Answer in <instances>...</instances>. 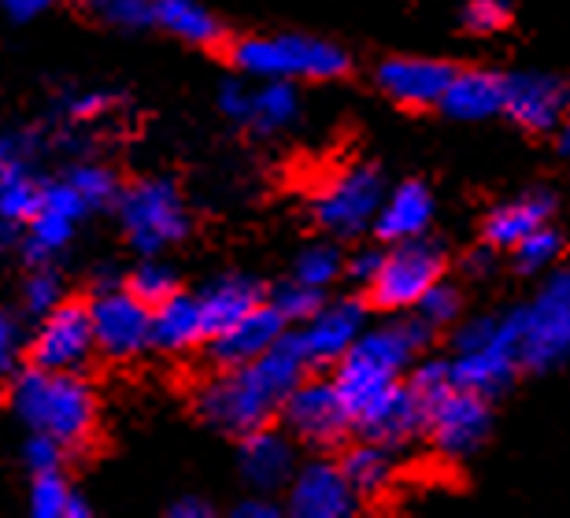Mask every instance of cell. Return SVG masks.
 I'll use <instances>...</instances> for the list:
<instances>
[{
	"label": "cell",
	"mask_w": 570,
	"mask_h": 518,
	"mask_svg": "<svg viewBox=\"0 0 570 518\" xmlns=\"http://www.w3.org/2000/svg\"><path fill=\"white\" fill-rule=\"evenodd\" d=\"M127 290L134 296H141L148 307H156L159 301H167L170 293H178V271L159 256H145L138 267L130 271Z\"/></svg>",
	"instance_id": "8d00e7d4"
},
{
	"label": "cell",
	"mask_w": 570,
	"mask_h": 518,
	"mask_svg": "<svg viewBox=\"0 0 570 518\" xmlns=\"http://www.w3.org/2000/svg\"><path fill=\"white\" fill-rule=\"evenodd\" d=\"M67 182L82 193V197L89 201V207L94 204H108L111 197H119V178L116 170H108L105 164H78L71 175H67Z\"/></svg>",
	"instance_id": "b9f144b4"
},
{
	"label": "cell",
	"mask_w": 570,
	"mask_h": 518,
	"mask_svg": "<svg viewBox=\"0 0 570 518\" xmlns=\"http://www.w3.org/2000/svg\"><path fill=\"white\" fill-rule=\"evenodd\" d=\"M452 360V378L460 389H471V393H482L489 400H500L508 389H515L522 378V363L519 352L511 344H485V349H471V352H449Z\"/></svg>",
	"instance_id": "603a6c76"
},
{
	"label": "cell",
	"mask_w": 570,
	"mask_h": 518,
	"mask_svg": "<svg viewBox=\"0 0 570 518\" xmlns=\"http://www.w3.org/2000/svg\"><path fill=\"white\" fill-rule=\"evenodd\" d=\"M11 411L33 433H49L63 448H82L97 430V393L71 371L30 366L11 382Z\"/></svg>",
	"instance_id": "277c9868"
},
{
	"label": "cell",
	"mask_w": 570,
	"mask_h": 518,
	"mask_svg": "<svg viewBox=\"0 0 570 518\" xmlns=\"http://www.w3.org/2000/svg\"><path fill=\"white\" fill-rule=\"evenodd\" d=\"M360 508L363 500L348 486L345 470L326 452L296 467V475L285 486V511L293 518H352Z\"/></svg>",
	"instance_id": "2e32d148"
},
{
	"label": "cell",
	"mask_w": 570,
	"mask_h": 518,
	"mask_svg": "<svg viewBox=\"0 0 570 518\" xmlns=\"http://www.w3.org/2000/svg\"><path fill=\"white\" fill-rule=\"evenodd\" d=\"M382 263H385V245L379 237H367L363 241L360 237V245L345 252V282L352 285V290H360V293H367L374 278H379V271H382Z\"/></svg>",
	"instance_id": "f35d334b"
},
{
	"label": "cell",
	"mask_w": 570,
	"mask_h": 518,
	"mask_svg": "<svg viewBox=\"0 0 570 518\" xmlns=\"http://www.w3.org/2000/svg\"><path fill=\"white\" fill-rule=\"evenodd\" d=\"M460 71V63L449 56H423V52H396L374 63L371 82L374 89L401 111H438L449 82Z\"/></svg>",
	"instance_id": "8fae6325"
},
{
	"label": "cell",
	"mask_w": 570,
	"mask_h": 518,
	"mask_svg": "<svg viewBox=\"0 0 570 518\" xmlns=\"http://www.w3.org/2000/svg\"><path fill=\"white\" fill-rule=\"evenodd\" d=\"M41 207H49L56 215H67V218H82L89 212V201L78 193L71 182H52V186L41 189Z\"/></svg>",
	"instance_id": "f6af8a7d"
},
{
	"label": "cell",
	"mask_w": 570,
	"mask_h": 518,
	"mask_svg": "<svg viewBox=\"0 0 570 518\" xmlns=\"http://www.w3.org/2000/svg\"><path fill=\"white\" fill-rule=\"evenodd\" d=\"M170 518H212V504L200 497H181L167 508Z\"/></svg>",
	"instance_id": "f907efd6"
},
{
	"label": "cell",
	"mask_w": 570,
	"mask_h": 518,
	"mask_svg": "<svg viewBox=\"0 0 570 518\" xmlns=\"http://www.w3.org/2000/svg\"><path fill=\"white\" fill-rule=\"evenodd\" d=\"M307 374H312V363H307L296 330H289L275 349H267L259 360L226 366V371H215L212 378H204L197 385V393H193V408H197L200 419L215 426L219 433L245 437L259 430V426L275 422L285 397H289Z\"/></svg>",
	"instance_id": "6da1fadb"
},
{
	"label": "cell",
	"mask_w": 570,
	"mask_h": 518,
	"mask_svg": "<svg viewBox=\"0 0 570 518\" xmlns=\"http://www.w3.org/2000/svg\"><path fill=\"white\" fill-rule=\"evenodd\" d=\"M522 374H552L570 363V260L549 271L522 304Z\"/></svg>",
	"instance_id": "52a82bcc"
},
{
	"label": "cell",
	"mask_w": 570,
	"mask_h": 518,
	"mask_svg": "<svg viewBox=\"0 0 570 518\" xmlns=\"http://www.w3.org/2000/svg\"><path fill=\"white\" fill-rule=\"evenodd\" d=\"M433 223H438V193H433V186L426 178H401L390 182V189H385L371 237H379L382 245H396V241L433 234Z\"/></svg>",
	"instance_id": "d6986e66"
},
{
	"label": "cell",
	"mask_w": 570,
	"mask_h": 518,
	"mask_svg": "<svg viewBox=\"0 0 570 518\" xmlns=\"http://www.w3.org/2000/svg\"><path fill=\"white\" fill-rule=\"evenodd\" d=\"M371 322H374V307L367 301V293L352 290V293L326 296V304L296 326V338H301V349L307 355V363H312V371H330L334 363L345 360L348 349L363 338V330Z\"/></svg>",
	"instance_id": "7c38bea8"
},
{
	"label": "cell",
	"mask_w": 570,
	"mask_h": 518,
	"mask_svg": "<svg viewBox=\"0 0 570 518\" xmlns=\"http://www.w3.org/2000/svg\"><path fill=\"white\" fill-rule=\"evenodd\" d=\"M293 278L315 285V290H326V293L334 290L337 282H345V248H341V241L323 234V241L304 245L293 260Z\"/></svg>",
	"instance_id": "f546056e"
},
{
	"label": "cell",
	"mask_w": 570,
	"mask_h": 518,
	"mask_svg": "<svg viewBox=\"0 0 570 518\" xmlns=\"http://www.w3.org/2000/svg\"><path fill=\"white\" fill-rule=\"evenodd\" d=\"M71 234H75V218L56 215V212H49V207H41V212L30 218V237H27L22 256H27V263H33V267H41L45 260L56 256V252L71 241Z\"/></svg>",
	"instance_id": "836d02e7"
},
{
	"label": "cell",
	"mask_w": 570,
	"mask_h": 518,
	"mask_svg": "<svg viewBox=\"0 0 570 518\" xmlns=\"http://www.w3.org/2000/svg\"><path fill=\"white\" fill-rule=\"evenodd\" d=\"M455 252L441 234H423L412 241L385 245V263L379 278L367 290L374 315H393V311H415L430 285H438L444 274H452Z\"/></svg>",
	"instance_id": "5b68a950"
},
{
	"label": "cell",
	"mask_w": 570,
	"mask_h": 518,
	"mask_svg": "<svg viewBox=\"0 0 570 518\" xmlns=\"http://www.w3.org/2000/svg\"><path fill=\"white\" fill-rule=\"evenodd\" d=\"M567 252H570L567 234L556 223H549V226H541L522 237L515 248H508L504 263L519 274V278H544V274L556 271L567 260Z\"/></svg>",
	"instance_id": "f1b7e54d"
},
{
	"label": "cell",
	"mask_w": 570,
	"mask_h": 518,
	"mask_svg": "<svg viewBox=\"0 0 570 518\" xmlns=\"http://www.w3.org/2000/svg\"><path fill=\"white\" fill-rule=\"evenodd\" d=\"M301 89L296 82H282V78H253V97H248V115H245V130H253L256 137H275L282 130L301 119Z\"/></svg>",
	"instance_id": "4316f807"
},
{
	"label": "cell",
	"mask_w": 570,
	"mask_h": 518,
	"mask_svg": "<svg viewBox=\"0 0 570 518\" xmlns=\"http://www.w3.org/2000/svg\"><path fill=\"white\" fill-rule=\"evenodd\" d=\"M556 212H560V197H556L552 189H522L515 197L489 207L482 215V223H478V237H482L485 245L508 252L527 234H533V229L556 223Z\"/></svg>",
	"instance_id": "ffe728a7"
},
{
	"label": "cell",
	"mask_w": 570,
	"mask_h": 518,
	"mask_svg": "<svg viewBox=\"0 0 570 518\" xmlns=\"http://www.w3.org/2000/svg\"><path fill=\"white\" fill-rule=\"evenodd\" d=\"M97 355V333L89 304L82 301H60L45 315L38 338L30 344L33 366L45 371H71L78 374Z\"/></svg>",
	"instance_id": "9a60e30c"
},
{
	"label": "cell",
	"mask_w": 570,
	"mask_h": 518,
	"mask_svg": "<svg viewBox=\"0 0 570 518\" xmlns=\"http://www.w3.org/2000/svg\"><path fill=\"white\" fill-rule=\"evenodd\" d=\"M570 115V78L560 71H504V119L527 137H552Z\"/></svg>",
	"instance_id": "4fadbf2b"
},
{
	"label": "cell",
	"mask_w": 570,
	"mask_h": 518,
	"mask_svg": "<svg viewBox=\"0 0 570 518\" xmlns=\"http://www.w3.org/2000/svg\"><path fill=\"white\" fill-rule=\"evenodd\" d=\"M493 426H497V400L455 385L426 408L423 441L444 463H466V459H474L489 444Z\"/></svg>",
	"instance_id": "30bf717a"
},
{
	"label": "cell",
	"mask_w": 570,
	"mask_h": 518,
	"mask_svg": "<svg viewBox=\"0 0 570 518\" xmlns=\"http://www.w3.org/2000/svg\"><path fill=\"white\" fill-rule=\"evenodd\" d=\"M441 333L430 326L415 311H393V315H379L363 330V338L352 344L341 363L330 366L337 393L345 397L348 411L356 414L374 397L396 385L407 374L419 355L438 349Z\"/></svg>",
	"instance_id": "7a4b0ae2"
},
{
	"label": "cell",
	"mask_w": 570,
	"mask_h": 518,
	"mask_svg": "<svg viewBox=\"0 0 570 518\" xmlns=\"http://www.w3.org/2000/svg\"><path fill=\"white\" fill-rule=\"evenodd\" d=\"M289 330L293 326L278 315V307H271L264 301L256 311H248L245 319H237L230 330L208 338L204 349H208V360L215 371H226V366H242V363L259 360V355L267 349H275Z\"/></svg>",
	"instance_id": "44dd1931"
},
{
	"label": "cell",
	"mask_w": 570,
	"mask_h": 518,
	"mask_svg": "<svg viewBox=\"0 0 570 518\" xmlns=\"http://www.w3.org/2000/svg\"><path fill=\"white\" fill-rule=\"evenodd\" d=\"M78 4L119 30H145L156 22V0H78Z\"/></svg>",
	"instance_id": "74e56055"
},
{
	"label": "cell",
	"mask_w": 570,
	"mask_h": 518,
	"mask_svg": "<svg viewBox=\"0 0 570 518\" xmlns=\"http://www.w3.org/2000/svg\"><path fill=\"white\" fill-rule=\"evenodd\" d=\"M60 301H63L60 274L49 271L45 263L33 274H27V282H22V307H27L30 315H41L45 319Z\"/></svg>",
	"instance_id": "7bdbcfd3"
},
{
	"label": "cell",
	"mask_w": 570,
	"mask_h": 518,
	"mask_svg": "<svg viewBox=\"0 0 570 518\" xmlns=\"http://www.w3.org/2000/svg\"><path fill=\"white\" fill-rule=\"evenodd\" d=\"M4 159H8V145L0 141V164H4Z\"/></svg>",
	"instance_id": "11a10c76"
},
{
	"label": "cell",
	"mask_w": 570,
	"mask_h": 518,
	"mask_svg": "<svg viewBox=\"0 0 570 518\" xmlns=\"http://www.w3.org/2000/svg\"><path fill=\"white\" fill-rule=\"evenodd\" d=\"M56 4V0H0V8L8 11L11 19L27 22V19H38L41 11H49Z\"/></svg>",
	"instance_id": "681fc988"
},
{
	"label": "cell",
	"mask_w": 570,
	"mask_h": 518,
	"mask_svg": "<svg viewBox=\"0 0 570 518\" xmlns=\"http://www.w3.org/2000/svg\"><path fill=\"white\" fill-rule=\"evenodd\" d=\"M41 212V186L19 164H0V218L30 223Z\"/></svg>",
	"instance_id": "4dcf8cb0"
},
{
	"label": "cell",
	"mask_w": 570,
	"mask_h": 518,
	"mask_svg": "<svg viewBox=\"0 0 570 518\" xmlns=\"http://www.w3.org/2000/svg\"><path fill=\"white\" fill-rule=\"evenodd\" d=\"M282 430L312 452H337L356 437V419L330 374H307L278 411Z\"/></svg>",
	"instance_id": "9c48e42d"
},
{
	"label": "cell",
	"mask_w": 570,
	"mask_h": 518,
	"mask_svg": "<svg viewBox=\"0 0 570 518\" xmlns=\"http://www.w3.org/2000/svg\"><path fill=\"white\" fill-rule=\"evenodd\" d=\"M11 355H16V330H11L4 307H0V366H8Z\"/></svg>",
	"instance_id": "816d5d0a"
},
{
	"label": "cell",
	"mask_w": 570,
	"mask_h": 518,
	"mask_svg": "<svg viewBox=\"0 0 570 518\" xmlns=\"http://www.w3.org/2000/svg\"><path fill=\"white\" fill-rule=\"evenodd\" d=\"M234 71L245 78H282V82H341L352 75V52L312 33H248L226 45Z\"/></svg>",
	"instance_id": "3957f363"
},
{
	"label": "cell",
	"mask_w": 570,
	"mask_h": 518,
	"mask_svg": "<svg viewBox=\"0 0 570 518\" xmlns=\"http://www.w3.org/2000/svg\"><path fill=\"white\" fill-rule=\"evenodd\" d=\"M552 145H556V156H560L563 164L570 167V115L560 123V130L552 134Z\"/></svg>",
	"instance_id": "f5cc1de1"
},
{
	"label": "cell",
	"mask_w": 570,
	"mask_h": 518,
	"mask_svg": "<svg viewBox=\"0 0 570 518\" xmlns=\"http://www.w3.org/2000/svg\"><path fill=\"white\" fill-rule=\"evenodd\" d=\"M404 385L412 389V393L419 397V404L430 408L433 400H441L449 389H455V378H452V360H449V352H426V355H419V360L407 366V374H404Z\"/></svg>",
	"instance_id": "d6a6232c"
},
{
	"label": "cell",
	"mask_w": 570,
	"mask_h": 518,
	"mask_svg": "<svg viewBox=\"0 0 570 518\" xmlns=\"http://www.w3.org/2000/svg\"><path fill=\"white\" fill-rule=\"evenodd\" d=\"M89 315H94L97 352L105 360H134L145 349H153V307L130 290H100L89 301Z\"/></svg>",
	"instance_id": "5bb4252c"
},
{
	"label": "cell",
	"mask_w": 570,
	"mask_h": 518,
	"mask_svg": "<svg viewBox=\"0 0 570 518\" xmlns=\"http://www.w3.org/2000/svg\"><path fill=\"white\" fill-rule=\"evenodd\" d=\"M515 22V4L511 0H463L460 30L466 38H497Z\"/></svg>",
	"instance_id": "d590c367"
},
{
	"label": "cell",
	"mask_w": 570,
	"mask_h": 518,
	"mask_svg": "<svg viewBox=\"0 0 570 518\" xmlns=\"http://www.w3.org/2000/svg\"><path fill=\"white\" fill-rule=\"evenodd\" d=\"M197 296L204 307V322H208V338H215V333L230 330L237 319H245L248 311H256L264 304L267 290L253 274L230 271V274H219V278L204 282V290Z\"/></svg>",
	"instance_id": "484cf974"
},
{
	"label": "cell",
	"mask_w": 570,
	"mask_h": 518,
	"mask_svg": "<svg viewBox=\"0 0 570 518\" xmlns=\"http://www.w3.org/2000/svg\"><path fill=\"white\" fill-rule=\"evenodd\" d=\"M67 504H71V489H67L60 470L33 475V486H30V515L33 518H67Z\"/></svg>",
	"instance_id": "ab89813d"
},
{
	"label": "cell",
	"mask_w": 570,
	"mask_h": 518,
	"mask_svg": "<svg viewBox=\"0 0 570 518\" xmlns=\"http://www.w3.org/2000/svg\"><path fill=\"white\" fill-rule=\"evenodd\" d=\"M111 94H78L67 100V115L71 119H97V115H105L111 108Z\"/></svg>",
	"instance_id": "7dc6e473"
},
{
	"label": "cell",
	"mask_w": 570,
	"mask_h": 518,
	"mask_svg": "<svg viewBox=\"0 0 570 518\" xmlns=\"http://www.w3.org/2000/svg\"><path fill=\"white\" fill-rule=\"evenodd\" d=\"M63 452H67V448L56 441V437L33 433L30 441H27V452H22V459H27L30 475H49V470L63 467Z\"/></svg>",
	"instance_id": "ee69618b"
},
{
	"label": "cell",
	"mask_w": 570,
	"mask_h": 518,
	"mask_svg": "<svg viewBox=\"0 0 570 518\" xmlns=\"http://www.w3.org/2000/svg\"><path fill=\"white\" fill-rule=\"evenodd\" d=\"M337 463L363 504L390 497V489L396 486V478H401V452H393V448H385L379 441H367V437H352V441L341 448Z\"/></svg>",
	"instance_id": "cb8c5ba5"
},
{
	"label": "cell",
	"mask_w": 570,
	"mask_h": 518,
	"mask_svg": "<svg viewBox=\"0 0 570 518\" xmlns=\"http://www.w3.org/2000/svg\"><path fill=\"white\" fill-rule=\"evenodd\" d=\"M208 344V322L197 293H170L153 307V349L178 355Z\"/></svg>",
	"instance_id": "d4e9b609"
},
{
	"label": "cell",
	"mask_w": 570,
	"mask_h": 518,
	"mask_svg": "<svg viewBox=\"0 0 570 518\" xmlns=\"http://www.w3.org/2000/svg\"><path fill=\"white\" fill-rule=\"evenodd\" d=\"M248 97H253V78H245V75L226 78V82L219 86V111H223L230 123L245 126V115H248Z\"/></svg>",
	"instance_id": "bcb514c9"
},
{
	"label": "cell",
	"mask_w": 570,
	"mask_h": 518,
	"mask_svg": "<svg viewBox=\"0 0 570 518\" xmlns=\"http://www.w3.org/2000/svg\"><path fill=\"white\" fill-rule=\"evenodd\" d=\"M156 27L193 49H219L226 45V27L200 0H156Z\"/></svg>",
	"instance_id": "83f0119b"
},
{
	"label": "cell",
	"mask_w": 570,
	"mask_h": 518,
	"mask_svg": "<svg viewBox=\"0 0 570 518\" xmlns=\"http://www.w3.org/2000/svg\"><path fill=\"white\" fill-rule=\"evenodd\" d=\"M466 311H471L466 307V282H460L455 274H444L438 285H430L423 301L415 304V315H423L441 338L466 315Z\"/></svg>",
	"instance_id": "1f68e13d"
},
{
	"label": "cell",
	"mask_w": 570,
	"mask_h": 518,
	"mask_svg": "<svg viewBox=\"0 0 570 518\" xmlns=\"http://www.w3.org/2000/svg\"><path fill=\"white\" fill-rule=\"evenodd\" d=\"M352 419H356V437L379 441L385 448H393V452H407L426 433V408L404 385V378L385 389L382 397H374L371 404H363Z\"/></svg>",
	"instance_id": "e0dca14e"
},
{
	"label": "cell",
	"mask_w": 570,
	"mask_h": 518,
	"mask_svg": "<svg viewBox=\"0 0 570 518\" xmlns=\"http://www.w3.org/2000/svg\"><path fill=\"white\" fill-rule=\"evenodd\" d=\"M116 212L130 245L141 256H159V252L181 245L193 229L189 204L170 178L134 182L116 197Z\"/></svg>",
	"instance_id": "ba28073f"
},
{
	"label": "cell",
	"mask_w": 570,
	"mask_h": 518,
	"mask_svg": "<svg viewBox=\"0 0 570 518\" xmlns=\"http://www.w3.org/2000/svg\"><path fill=\"white\" fill-rule=\"evenodd\" d=\"M282 511H285V508H278V504L271 500L267 492H256L253 500H245L242 508H234L237 518H278Z\"/></svg>",
	"instance_id": "c3c4849f"
},
{
	"label": "cell",
	"mask_w": 570,
	"mask_h": 518,
	"mask_svg": "<svg viewBox=\"0 0 570 518\" xmlns=\"http://www.w3.org/2000/svg\"><path fill=\"white\" fill-rule=\"evenodd\" d=\"M296 467H301L296 441L282 426L275 430V422H271V426H259L253 433L237 437V470H242V478L248 481V489L275 497L278 489L289 486Z\"/></svg>",
	"instance_id": "ac0fdd59"
},
{
	"label": "cell",
	"mask_w": 570,
	"mask_h": 518,
	"mask_svg": "<svg viewBox=\"0 0 570 518\" xmlns=\"http://www.w3.org/2000/svg\"><path fill=\"white\" fill-rule=\"evenodd\" d=\"M326 290H315V285L307 282H296L293 274L285 282H278L275 290H267V304L278 307V315L289 322V326H301V322H307L315 315L318 307L326 304Z\"/></svg>",
	"instance_id": "e575fe53"
},
{
	"label": "cell",
	"mask_w": 570,
	"mask_h": 518,
	"mask_svg": "<svg viewBox=\"0 0 570 518\" xmlns=\"http://www.w3.org/2000/svg\"><path fill=\"white\" fill-rule=\"evenodd\" d=\"M452 123H489L504 119V71L493 67H460L438 108Z\"/></svg>",
	"instance_id": "7402d4cb"
},
{
	"label": "cell",
	"mask_w": 570,
	"mask_h": 518,
	"mask_svg": "<svg viewBox=\"0 0 570 518\" xmlns=\"http://www.w3.org/2000/svg\"><path fill=\"white\" fill-rule=\"evenodd\" d=\"M82 515H89L86 500H82V497H75V492H71V504H67V518H82Z\"/></svg>",
	"instance_id": "db71d44e"
},
{
	"label": "cell",
	"mask_w": 570,
	"mask_h": 518,
	"mask_svg": "<svg viewBox=\"0 0 570 518\" xmlns=\"http://www.w3.org/2000/svg\"><path fill=\"white\" fill-rule=\"evenodd\" d=\"M500 263H504V252L493 248V245H485V241L478 237L471 248H463L460 256H455L452 274L460 282H466V285H471V282H489L500 271Z\"/></svg>",
	"instance_id": "60d3db41"
},
{
	"label": "cell",
	"mask_w": 570,
	"mask_h": 518,
	"mask_svg": "<svg viewBox=\"0 0 570 518\" xmlns=\"http://www.w3.org/2000/svg\"><path fill=\"white\" fill-rule=\"evenodd\" d=\"M385 189H390V178L379 164H348L315 189L307 212L318 234L334 241H360L371 237Z\"/></svg>",
	"instance_id": "8992f818"
}]
</instances>
